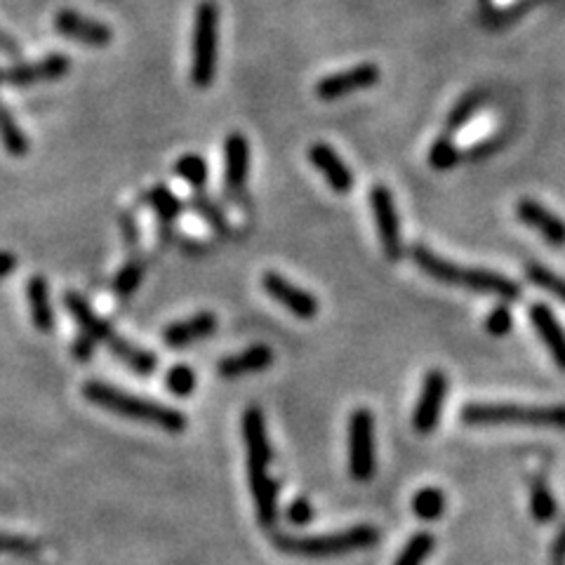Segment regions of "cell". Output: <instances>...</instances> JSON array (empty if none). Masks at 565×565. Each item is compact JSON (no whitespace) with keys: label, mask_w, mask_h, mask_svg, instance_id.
Segmentation results:
<instances>
[{"label":"cell","mask_w":565,"mask_h":565,"mask_svg":"<svg viewBox=\"0 0 565 565\" xmlns=\"http://www.w3.org/2000/svg\"><path fill=\"white\" fill-rule=\"evenodd\" d=\"M375 469V420L368 408H358L349 420V474L365 483L375 476Z\"/></svg>","instance_id":"obj_7"},{"label":"cell","mask_w":565,"mask_h":565,"mask_svg":"<svg viewBox=\"0 0 565 565\" xmlns=\"http://www.w3.org/2000/svg\"><path fill=\"white\" fill-rule=\"evenodd\" d=\"M217 330V316L205 311V314H196L186 321L172 323L170 328H165L163 332V342L168 344L170 349H184L189 344L201 342V339L210 337L212 332Z\"/></svg>","instance_id":"obj_18"},{"label":"cell","mask_w":565,"mask_h":565,"mask_svg":"<svg viewBox=\"0 0 565 565\" xmlns=\"http://www.w3.org/2000/svg\"><path fill=\"white\" fill-rule=\"evenodd\" d=\"M69 69H71L69 57L62 55V52H55V55H48L45 59H41V62L12 66L10 71H5V81L19 85V88H26V85L59 81V78L66 76V71Z\"/></svg>","instance_id":"obj_14"},{"label":"cell","mask_w":565,"mask_h":565,"mask_svg":"<svg viewBox=\"0 0 565 565\" xmlns=\"http://www.w3.org/2000/svg\"><path fill=\"white\" fill-rule=\"evenodd\" d=\"M17 267V259L10 252H0V278H5L8 274H12Z\"/></svg>","instance_id":"obj_43"},{"label":"cell","mask_w":565,"mask_h":565,"mask_svg":"<svg viewBox=\"0 0 565 565\" xmlns=\"http://www.w3.org/2000/svg\"><path fill=\"white\" fill-rule=\"evenodd\" d=\"M0 52H5V55H12V57H17L19 52H22V48H19V43L15 41V38H12L10 33L3 31V29H0Z\"/></svg>","instance_id":"obj_42"},{"label":"cell","mask_w":565,"mask_h":565,"mask_svg":"<svg viewBox=\"0 0 565 565\" xmlns=\"http://www.w3.org/2000/svg\"><path fill=\"white\" fill-rule=\"evenodd\" d=\"M41 551V542L31 540V537L0 533V554L8 556H36Z\"/></svg>","instance_id":"obj_36"},{"label":"cell","mask_w":565,"mask_h":565,"mask_svg":"<svg viewBox=\"0 0 565 565\" xmlns=\"http://www.w3.org/2000/svg\"><path fill=\"white\" fill-rule=\"evenodd\" d=\"M175 172L179 179H184L186 184L194 186L196 191L203 189L205 182H208V163L196 154H186L179 158L175 163Z\"/></svg>","instance_id":"obj_30"},{"label":"cell","mask_w":565,"mask_h":565,"mask_svg":"<svg viewBox=\"0 0 565 565\" xmlns=\"http://www.w3.org/2000/svg\"><path fill=\"white\" fill-rule=\"evenodd\" d=\"M26 297H29V309H31V321L41 332H50L55 325V316H52L50 307V290L48 281L43 276H33L26 288Z\"/></svg>","instance_id":"obj_22"},{"label":"cell","mask_w":565,"mask_h":565,"mask_svg":"<svg viewBox=\"0 0 565 565\" xmlns=\"http://www.w3.org/2000/svg\"><path fill=\"white\" fill-rule=\"evenodd\" d=\"M445 394H448V377L443 370H429L424 377L420 401L412 412V429L417 434L427 436L431 431H436L438 422H441V412L445 403Z\"/></svg>","instance_id":"obj_10"},{"label":"cell","mask_w":565,"mask_h":565,"mask_svg":"<svg viewBox=\"0 0 565 565\" xmlns=\"http://www.w3.org/2000/svg\"><path fill=\"white\" fill-rule=\"evenodd\" d=\"M189 205L205 219V222H208V226H212V231H215V234H219V236L229 234V222H226L222 208H217V203L212 201L210 196H205L201 189L194 191V196H191Z\"/></svg>","instance_id":"obj_27"},{"label":"cell","mask_w":565,"mask_h":565,"mask_svg":"<svg viewBox=\"0 0 565 565\" xmlns=\"http://www.w3.org/2000/svg\"><path fill=\"white\" fill-rule=\"evenodd\" d=\"M95 349H97L95 339L88 337V335H83V332H81V337H78L76 342H73V347H71L73 356H76L81 363H88L90 358L95 356Z\"/></svg>","instance_id":"obj_39"},{"label":"cell","mask_w":565,"mask_h":565,"mask_svg":"<svg viewBox=\"0 0 565 565\" xmlns=\"http://www.w3.org/2000/svg\"><path fill=\"white\" fill-rule=\"evenodd\" d=\"M525 276H528V281L537 285L540 290H547L551 297H556L558 302L565 304V278L554 274V271L542 267V264H528L525 267Z\"/></svg>","instance_id":"obj_28"},{"label":"cell","mask_w":565,"mask_h":565,"mask_svg":"<svg viewBox=\"0 0 565 565\" xmlns=\"http://www.w3.org/2000/svg\"><path fill=\"white\" fill-rule=\"evenodd\" d=\"M511 328H514V314H511L507 304H497V307L488 314V318H485V330H488L493 337L509 335Z\"/></svg>","instance_id":"obj_37"},{"label":"cell","mask_w":565,"mask_h":565,"mask_svg":"<svg viewBox=\"0 0 565 565\" xmlns=\"http://www.w3.org/2000/svg\"><path fill=\"white\" fill-rule=\"evenodd\" d=\"M516 215L525 226L537 231L547 243L556 245V248L565 245V222L549 208H544L542 203L533 201V198H523V201H518L516 205Z\"/></svg>","instance_id":"obj_15"},{"label":"cell","mask_w":565,"mask_h":565,"mask_svg":"<svg viewBox=\"0 0 565 565\" xmlns=\"http://www.w3.org/2000/svg\"><path fill=\"white\" fill-rule=\"evenodd\" d=\"M530 323H533V328L537 335H540L544 347L549 349L554 363L561 370H565V330L563 325L558 323L554 311H551L547 304H533V307H530Z\"/></svg>","instance_id":"obj_17"},{"label":"cell","mask_w":565,"mask_h":565,"mask_svg":"<svg viewBox=\"0 0 565 565\" xmlns=\"http://www.w3.org/2000/svg\"><path fill=\"white\" fill-rule=\"evenodd\" d=\"M165 387L175 396H189L196 389V372L189 365H175L165 375Z\"/></svg>","instance_id":"obj_35"},{"label":"cell","mask_w":565,"mask_h":565,"mask_svg":"<svg viewBox=\"0 0 565 565\" xmlns=\"http://www.w3.org/2000/svg\"><path fill=\"white\" fill-rule=\"evenodd\" d=\"M217 38L219 10L212 0H203L196 10L194 48H191V83L196 88H210L217 73Z\"/></svg>","instance_id":"obj_6"},{"label":"cell","mask_w":565,"mask_h":565,"mask_svg":"<svg viewBox=\"0 0 565 565\" xmlns=\"http://www.w3.org/2000/svg\"><path fill=\"white\" fill-rule=\"evenodd\" d=\"M83 396L90 403L99 405V408L125 417V420L154 424V427L170 431V434H179V431L186 429V417L179 410L156 401H146V398L128 394V391L111 387V384L88 382L83 387Z\"/></svg>","instance_id":"obj_3"},{"label":"cell","mask_w":565,"mask_h":565,"mask_svg":"<svg viewBox=\"0 0 565 565\" xmlns=\"http://www.w3.org/2000/svg\"><path fill=\"white\" fill-rule=\"evenodd\" d=\"M485 104V92L483 90H474L467 92L460 102L452 106L448 118H445V135H452V132L462 130L471 118L481 111V106Z\"/></svg>","instance_id":"obj_23"},{"label":"cell","mask_w":565,"mask_h":565,"mask_svg":"<svg viewBox=\"0 0 565 565\" xmlns=\"http://www.w3.org/2000/svg\"><path fill=\"white\" fill-rule=\"evenodd\" d=\"M542 3H547V0H516V3L507 5V8L490 12V15L485 17V26H490V29H502V26L514 24L516 19H521L525 15V12H530Z\"/></svg>","instance_id":"obj_33"},{"label":"cell","mask_w":565,"mask_h":565,"mask_svg":"<svg viewBox=\"0 0 565 565\" xmlns=\"http://www.w3.org/2000/svg\"><path fill=\"white\" fill-rule=\"evenodd\" d=\"M55 29L71 41L88 45V48H106L113 41L109 26L76 10H59L55 15Z\"/></svg>","instance_id":"obj_13"},{"label":"cell","mask_w":565,"mask_h":565,"mask_svg":"<svg viewBox=\"0 0 565 565\" xmlns=\"http://www.w3.org/2000/svg\"><path fill=\"white\" fill-rule=\"evenodd\" d=\"M276 547L283 554L302 556V558H330L344 556L351 551H363L375 547L380 542V533L372 525H356V528L344 530V533L332 535H311V537H290L278 535Z\"/></svg>","instance_id":"obj_5"},{"label":"cell","mask_w":565,"mask_h":565,"mask_svg":"<svg viewBox=\"0 0 565 565\" xmlns=\"http://www.w3.org/2000/svg\"><path fill=\"white\" fill-rule=\"evenodd\" d=\"M262 288L274 302L288 309L290 314L302 318V321H311L318 314V309H321L318 307V299L309 290L297 288L295 283H290L288 278L276 274V271H267L262 276Z\"/></svg>","instance_id":"obj_12"},{"label":"cell","mask_w":565,"mask_h":565,"mask_svg":"<svg viewBox=\"0 0 565 565\" xmlns=\"http://www.w3.org/2000/svg\"><path fill=\"white\" fill-rule=\"evenodd\" d=\"M144 201L151 205V210L156 212L158 219L163 222V226L175 222V219L179 217V212H182V201H179V198L172 194L168 186H163V184H158V186H154V189L146 191Z\"/></svg>","instance_id":"obj_25"},{"label":"cell","mask_w":565,"mask_h":565,"mask_svg":"<svg viewBox=\"0 0 565 565\" xmlns=\"http://www.w3.org/2000/svg\"><path fill=\"white\" fill-rule=\"evenodd\" d=\"M530 511H533V518L537 523H547L556 516V500L544 481L533 483V490H530Z\"/></svg>","instance_id":"obj_32"},{"label":"cell","mask_w":565,"mask_h":565,"mask_svg":"<svg viewBox=\"0 0 565 565\" xmlns=\"http://www.w3.org/2000/svg\"><path fill=\"white\" fill-rule=\"evenodd\" d=\"M462 422L471 427H521L565 429V405H518V403H471L462 408Z\"/></svg>","instance_id":"obj_4"},{"label":"cell","mask_w":565,"mask_h":565,"mask_svg":"<svg viewBox=\"0 0 565 565\" xmlns=\"http://www.w3.org/2000/svg\"><path fill=\"white\" fill-rule=\"evenodd\" d=\"M309 161L314 163V168L325 177V182L330 184V189L335 194L344 196L354 189V175H351L349 165L335 154V149L323 142H316L309 146Z\"/></svg>","instance_id":"obj_16"},{"label":"cell","mask_w":565,"mask_h":565,"mask_svg":"<svg viewBox=\"0 0 565 565\" xmlns=\"http://www.w3.org/2000/svg\"><path fill=\"white\" fill-rule=\"evenodd\" d=\"M370 210L375 217L377 236H380L382 250L391 262L403 257V238H401V219H398L396 203L391 191L384 184H375L370 189Z\"/></svg>","instance_id":"obj_8"},{"label":"cell","mask_w":565,"mask_h":565,"mask_svg":"<svg viewBox=\"0 0 565 565\" xmlns=\"http://www.w3.org/2000/svg\"><path fill=\"white\" fill-rule=\"evenodd\" d=\"M271 363H274V351H271L267 344H257V347H250L229 358H222L217 365V372L226 377V380H236V377L250 375V372L267 370Z\"/></svg>","instance_id":"obj_19"},{"label":"cell","mask_w":565,"mask_h":565,"mask_svg":"<svg viewBox=\"0 0 565 565\" xmlns=\"http://www.w3.org/2000/svg\"><path fill=\"white\" fill-rule=\"evenodd\" d=\"M121 224H123V234H125V241H128L130 248H137V245H139V234H137V224H135V217H130V215H123V217H121Z\"/></svg>","instance_id":"obj_41"},{"label":"cell","mask_w":565,"mask_h":565,"mask_svg":"<svg viewBox=\"0 0 565 565\" xmlns=\"http://www.w3.org/2000/svg\"><path fill=\"white\" fill-rule=\"evenodd\" d=\"M66 309H69L71 316L76 318L78 328H81L83 335L92 337L97 344H104L106 339L111 337V332H113L111 325L102 321V318L92 311L90 304L85 302L78 292H69V295H66Z\"/></svg>","instance_id":"obj_21"},{"label":"cell","mask_w":565,"mask_h":565,"mask_svg":"<svg viewBox=\"0 0 565 565\" xmlns=\"http://www.w3.org/2000/svg\"><path fill=\"white\" fill-rule=\"evenodd\" d=\"M314 518V509L307 500H295L288 507V521L292 525H307Z\"/></svg>","instance_id":"obj_38"},{"label":"cell","mask_w":565,"mask_h":565,"mask_svg":"<svg viewBox=\"0 0 565 565\" xmlns=\"http://www.w3.org/2000/svg\"><path fill=\"white\" fill-rule=\"evenodd\" d=\"M497 146H500V139H485V142L467 151V158L469 161H481V158L493 154V149H497Z\"/></svg>","instance_id":"obj_40"},{"label":"cell","mask_w":565,"mask_h":565,"mask_svg":"<svg viewBox=\"0 0 565 565\" xmlns=\"http://www.w3.org/2000/svg\"><path fill=\"white\" fill-rule=\"evenodd\" d=\"M144 271L146 267L142 259H130V262L118 271L116 278H113V292H116L118 297H130L132 292L139 288V283H142Z\"/></svg>","instance_id":"obj_34"},{"label":"cell","mask_w":565,"mask_h":565,"mask_svg":"<svg viewBox=\"0 0 565 565\" xmlns=\"http://www.w3.org/2000/svg\"><path fill=\"white\" fill-rule=\"evenodd\" d=\"M462 161V151L457 149L455 142H452L450 135L438 137L429 149V165L434 170H452L457 163Z\"/></svg>","instance_id":"obj_29"},{"label":"cell","mask_w":565,"mask_h":565,"mask_svg":"<svg viewBox=\"0 0 565 565\" xmlns=\"http://www.w3.org/2000/svg\"><path fill=\"white\" fill-rule=\"evenodd\" d=\"M245 450H248V476H250V490L252 500H255L257 521L262 528H274L278 518L276 507V481L271 478V445L267 436V420L264 412L255 408H248L243 412L241 420Z\"/></svg>","instance_id":"obj_1"},{"label":"cell","mask_w":565,"mask_h":565,"mask_svg":"<svg viewBox=\"0 0 565 565\" xmlns=\"http://www.w3.org/2000/svg\"><path fill=\"white\" fill-rule=\"evenodd\" d=\"M377 83H380V66L365 62L321 78L316 83V97L323 102H335V99L349 97L351 92L358 90H368Z\"/></svg>","instance_id":"obj_9"},{"label":"cell","mask_w":565,"mask_h":565,"mask_svg":"<svg viewBox=\"0 0 565 565\" xmlns=\"http://www.w3.org/2000/svg\"><path fill=\"white\" fill-rule=\"evenodd\" d=\"M434 544V537L429 533H417L415 537H410L394 565H424L427 556L434 551Z\"/></svg>","instance_id":"obj_31"},{"label":"cell","mask_w":565,"mask_h":565,"mask_svg":"<svg viewBox=\"0 0 565 565\" xmlns=\"http://www.w3.org/2000/svg\"><path fill=\"white\" fill-rule=\"evenodd\" d=\"M445 509V495L438 488H422L412 497V514L420 521H436Z\"/></svg>","instance_id":"obj_26"},{"label":"cell","mask_w":565,"mask_h":565,"mask_svg":"<svg viewBox=\"0 0 565 565\" xmlns=\"http://www.w3.org/2000/svg\"><path fill=\"white\" fill-rule=\"evenodd\" d=\"M250 177V142L241 132L224 139V191L234 201H243Z\"/></svg>","instance_id":"obj_11"},{"label":"cell","mask_w":565,"mask_h":565,"mask_svg":"<svg viewBox=\"0 0 565 565\" xmlns=\"http://www.w3.org/2000/svg\"><path fill=\"white\" fill-rule=\"evenodd\" d=\"M0 139H3L10 156L22 158L29 154V139H26L22 128H19L15 118H12V113L8 111V106L3 102H0Z\"/></svg>","instance_id":"obj_24"},{"label":"cell","mask_w":565,"mask_h":565,"mask_svg":"<svg viewBox=\"0 0 565 565\" xmlns=\"http://www.w3.org/2000/svg\"><path fill=\"white\" fill-rule=\"evenodd\" d=\"M104 344L111 349V354H116L118 361L128 365L130 370H135L137 375H151V372L158 368L156 354H151V351H146L142 347H137V344L128 342V339L118 335L116 330L111 332V337L106 339Z\"/></svg>","instance_id":"obj_20"},{"label":"cell","mask_w":565,"mask_h":565,"mask_svg":"<svg viewBox=\"0 0 565 565\" xmlns=\"http://www.w3.org/2000/svg\"><path fill=\"white\" fill-rule=\"evenodd\" d=\"M412 262L420 267L424 274L434 278V281L443 285H455V288H464L471 292H483V295H495L502 302H514L521 297V285L511 278L497 274V271L488 269H462L457 267L450 259H443L436 252H431L424 245H415L410 250Z\"/></svg>","instance_id":"obj_2"},{"label":"cell","mask_w":565,"mask_h":565,"mask_svg":"<svg viewBox=\"0 0 565 565\" xmlns=\"http://www.w3.org/2000/svg\"><path fill=\"white\" fill-rule=\"evenodd\" d=\"M3 81H5V71H0V83H3Z\"/></svg>","instance_id":"obj_44"}]
</instances>
